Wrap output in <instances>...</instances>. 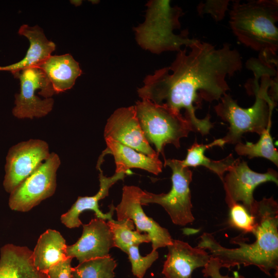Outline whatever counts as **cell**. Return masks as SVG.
I'll use <instances>...</instances> for the list:
<instances>
[{
  "label": "cell",
  "mask_w": 278,
  "mask_h": 278,
  "mask_svg": "<svg viewBox=\"0 0 278 278\" xmlns=\"http://www.w3.org/2000/svg\"><path fill=\"white\" fill-rule=\"evenodd\" d=\"M111 231L114 247L126 253L128 248L134 245L151 242L149 236L134 230L133 221L130 219L116 221L112 218L107 222Z\"/></svg>",
  "instance_id": "cell-23"
},
{
  "label": "cell",
  "mask_w": 278,
  "mask_h": 278,
  "mask_svg": "<svg viewBox=\"0 0 278 278\" xmlns=\"http://www.w3.org/2000/svg\"><path fill=\"white\" fill-rule=\"evenodd\" d=\"M187 47L178 51L170 66L146 76L137 93L142 99L177 114L183 111L193 131L205 135L214 124L209 114L200 119L196 111L201 108L203 101H219L230 90L227 78L241 70L242 58L228 43L217 48L197 39L189 50Z\"/></svg>",
  "instance_id": "cell-1"
},
{
  "label": "cell",
  "mask_w": 278,
  "mask_h": 278,
  "mask_svg": "<svg viewBox=\"0 0 278 278\" xmlns=\"http://www.w3.org/2000/svg\"><path fill=\"white\" fill-rule=\"evenodd\" d=\"M225 144L222 138L215 140L208 144L195 142L187 149L186 157L184 160H181V164L186 167L204 166L216 173L222 181L224 173L229 170L238 159H235L231 153L223 159L216 161L207 158L204 152L206 149L214 146L222 148Z\"/></svg>",
  "instance_id": "cell-22"
},
{
  "label": "cell",
  "mask_w": 278,
  "mask_h": 278,
  "mask_svg": "<svg viewBox=\"0 0 278 278\" xmlns=\"http://www.w3.org/2000/svg\"><path fill=\"white\" fill-rule=\"evenodd\" d=\"M148 5L145 22L135 28L136 40L143 48L155 53L178 51L196 41V39L173 32L180 28V8L171 7L169 1H152Z\"/></svg>",
  "instance_id": "cell-5"
},
{
  "label": "cell",
  "mask_w": 278,
  "mask_h": 278,
  "mask_svg": "<svg viewBox=\"0 0 278 278\" xmlns=\"http://www.w3.org/2000/svg\"><path fill=\"white\" fill-rule=\"evenodd\" d=\"M19 33L26 37L29 41L30 46L26 55L18 62L0 67V71H10L13 74L29 67H39L55 50V43L46 38L43 30L37 25L30 27L23 25L19 30Z\"/></svg>",
  "instance_id": "cell-19"
},
{
  "label": "cell",
  "mask_w": 278,
  "mask_h": 278,
  "mask_svg": "<svg viewBox=\"0 0 278 278\" xmlns=\"http://www.w3.org/2000/svg\"><path fill=\"white\" fill-rule=\"evenodd\" d=\"M126 253L131 264L132 272L137 278H143L146 270L159 257L157 250H152L146 256H142L140 253L138 246L136 245L130 247Z\"/></svg>",
  "instance_id": "cell-26"
},
{
  "label": "cell",
  "mask_w": 278,
  "mask_h": 278,
  "mask_svg": "<svg viewBox=\"0 0 278 278\" xmlns=\"http://www.w3.org/2000/svg\"><path fill=\"white\" fill-rule=\"evenodd\" d=\"M82 225L80 238L75 244L67 246L66 257H75L81 263L109 255V250L114 247V244L112 233L106 220L96 218Z\"/></svg>",
  "instance_id": "cell-14"
},
{
  "label": "cell",
  "mask_w": 278,
  "mask_h": 278,
  "mask_svg": "<svg viewBox=\"0 0 278 278\" xmlns=\"http://www.w3.org/2000/svg\"><path fill=\"white\" fill-rule=\"evenodd\" d=\"M65 240L58 231L48 229L38 239L32 251V260L36 268L46 272L59 262L67 258Z\"/></svg>",
  "instance_id": "cell-21"
},
{
  "label": "cell",
  "mask_w": 278,
  "mask_h": 278,
  "mask_svg": "<svg viewBox=\"0 0 278 278\" xmlns=\"http://www.w3.org/2000/svg\"><path fill=\"white\" fill-rule=\"evenodd\" d=\"M229 4V1H206L199 4L197 11L200 14L208 13L216 21H220L228 10Z\"/></svg>",
  "instance_id": "cell-28"
},
{
  "label": "cell",
  "mask_w": 278,
  "mask_h": 278,
  "mask_svg": "<svg viewBox=\"0 0 278 278\" xmlns=\"http://www.w3.org/2000/svg\"><path fill=\"white\" fill-rule=\"evenodd\" d=\"M107 148L100 156L97 167H100L105 154H111L116 165L115 172L131 173L130 169L139 168L158 175L162 171L163 163L159 158H153L111 138H105Z\"/></svg>",
  "instance_id": "cell-17"
},
{
  "label": "cell",
  "mask_w": 278,
  "mask_h": 278,
  "mask_svg": "<svg viewBox=\"0 0 278 278\" xmlns=\"http://www.w3.org/2000/svg\"><path fill=\"white\" fill-rule=\"evenodd\" d=\"M276 85L269 75H263L259 85L257 79L249 92L255 96L254 104L249 108L240 107L237 101L225 93L214 107L216 114L229 124L228 131L222 138L225 144H236L247 132L260 135L269 124L272 123V114L275 101L269 93V89Z\"/></svg>",
  "instance_id": "cell-4"
},
{
  "label": "cell",
  "mask_w": 278,
  "mask_h": 278,
  "mask_svg": "<svg viewBox=\"0 0 278 278\" xmlns=\"http://www.w3.org/2000/svg\"><path fill=\"white\" fill-rule=\"evenodd\" d=\"M167 247L168 252L162 272L165 278H192L194 270L206 266L210 259L205 250L181 240L173 239Z\"/></svg>",
  "instance_id": "cell-15"
},
{
  "label": "cell",
  "mask_w": 278,
  "mask_h": 278,
  "mask_svg": "<svg viewBox=\"0 0 278 278\" xmlns=\"http://www.w3.org/2000/svg\"><path fill=\"white\" fill-rule=\"evenodd\" d=\"M255 227L252 234L255 241L246 243L239 237L232 242L239 246L235 248L222 247L213 236L204 233L197 247L208 250L210 256L217 259L222 267L230 268L243 265H254L271 276L272 270L278 271V204L273 197L255 200L251 213Z\"/></svg>",
  "instance_id": "cell-2"
},
{
  "label": "cell",
  "mask_w": 278,
  "mask_h": 278,
  "mask_svg": "<svg viewBox=\"0 0 278 278\" xmlns=\"http://www.w3.org/2000/svg\"><path fill=\"white\" fill-rule=\"evenodd\" d=\"M39 67L45 74L56 93L71 89L82 74L79 63L69 54L51 55Z\"/></svg>",
  "instance_id": "cell-20"
},
{
  "label": "cell",
  "mask_w": 278,
  "mask_h": 278,
  "mask_svg": "<svg viewBox=\"0 0 278 278\" xmlns=\"http://www.w3.org/2000/svg\"><path fill=\"white\" fill-rule=\"evenodd\" d=\"M72 258L67 257L52 266L46 272L48 278H71Z\"/></svg>",
  "instance_id": "cell-29"
},
{
  "label": "cell",
  "mask_w": 278,
  "mask_h": 278,
  "mask_svg": "<svg viewBox=\"0 0 278 278\" xmlns=\"http://www.w3.org/2000/svg\"><path fill=\"white\" fill-rule=\"evenodd\" d=\"M32 251L26 247L8 244L0 252V278H48L34 266Z\"/></svg>",
  "instance_id": "cell-18"
},
{
  "label": "cell",
  "mask_w": 278,
  "mask_h": 278,
  "mask_svg": "<svg viewBox=\"0 0 278 278\" xmlns=\"http://www.w3.org/2000/svg\"><path fill=\"white\" fill-rule=\"evenodd\" d=\"M20 81V91L15 95L13 115L18 118L42 117L53 109L55 92L39 67H29L13 74Z\"/></svg>",
  "instance_id": "cell-8"
},
{
  "label": "cell",
  "mask_w": 278,
  "mask_h": 278,
  "mask_svg": "<svg viewBox=\"0 0 278 278\" xmlns=\"http://www.w3.org/2000/svg\"><path fill=\"white\" fill-rule=\"evenodd\" d=\"M48 144L41 140L31 139L11 147L7 153L5 190L11 193L49 156Z\"/></svg>",
  "instance_id": "cell-10"
},
{
  "label": "cell",
  "mask_w": 278,
  "mask_h": 278,
  "mask_svg": "<svg viewBox=\"0 0 278 278\" xmlns=\"http://www.w3.org/2000/svg\"><path fill=\"white\" fill-rule=\"evenodd\" d=\"M277 0H254L233 2L230 11V24L238 40L260 53V61L276 64L273 57L278 49Z\"/></svg>",
  "instance_id": "cell-3"
},
{
  "label": "cell",
  "mask_w": 278,
  "mask_h": 278,
  "mask_svg": "<svg viewBox=\"0 0 278 278\" xmlns=\"http://www.w3.org/2000/svg\"><path fill=\"white\" fill-rule=\"evenodd\" d=\"M134 108L143 134L149 144H153L156 151L164 157V149L167 144L177 148L180 140L193 131L184 117L171 110L153 103L147 99L137 101Z\"/></svg>",
  "instance_id": "cell-6"
},
{
  "label": "cell",
  "mask_w": 278,
  "mask_h": 278,
  "mask_svg": "<svg viewBox=\"0 0 278 278\" xmlns=\"http://www.w3.org/2000/svg\"><path fill=\"white\" fill-rule=\"evenodd\" d=\"M99 174V189L97 194L92 196L78 197L76 201L72 205L71 208L61 215V222L68 228L79 227L82 224L79 219V215L86 210H92L95 212L96 218L104 220H110L115 210V207L111 204L108 213H103L99 208L98 202L109 195L110 188L118 180H123L126 174L125 172H115L110 177L103 175L101 168Z\"/></svg>",
  "instance_id": "cell-16"
},
{
  "label": "cell",
  "mask_w": 278,
  "mask_h": 278,
  "mask_svg": "<svg viewBox=\"0 0 278 278\" xmlns=\"http://www.w3.org/2000/svg\"><path fill=\"white\" fill-rule=\"evenodd\" d=\"M222 268L219 261L212 257L206 266L204 267L202 272L205 277L210 276L211 278H232L228 276H222L220 274L219 270ZM234 278H244L243 276L237 275Z\"/></svg>",
  "instance_id": "cell-30"
},
{
  "label": "cell",
  "mask_w": 278,
  "mask_h": 278,
  "mask_svg": "<svg viewBox=\"0 0 278 278\" xmlns=\"http://www.w3.org/2000/svg\"><path fill=\"white\" fill-rule=\"evenodd\" d=\"M164 166H169L172 171L170 190L167 194H160L143 190L140 198L141 204H160L175 224L183 226L192 223L195 218L192 212L193 205L189 185L193 172L188 167H184L181 160L177 159H164Z\"/></svg>",
  "instance_id": "cell-7"
},
{
  "label": "cell",
  "mask_w": 278,
  "mask_h": 278,
  "mask_svg": "<svg viewBox=\"0 0 278 278\" xmlns=\"http://www.w3.org/2000/svg\"><path fill=\"white\" fill-rule=\"evenodd\" d=\"M229 207L230 224L244 233H252L255 227L254 216L241 203H234Z\"/></svg>",
  "instance_id": "cell-27"
},
{
  "label": "cell",
  "mask_w": 278,
  "mask_h": 278,
  "mask_svg": "<svg viewBox=\"0 0 278 278\" xmlns=\"http://www.w3.org/2000/svg\"><path fill=\"white\" fill-rule=\"evenodd\" d=\"M272 123L269 124L266 130L260 135V138L255 143L241 142L235 145V151L241 156H246L249 159L262 157L269 160L278 166V151L274 147L270 134Z\"/></svg>",
  "instance_id": "cell-24"
},
{
  "label": "cell",
  "mask_w": 278,
  "mask_h": 278,
  "mask_svg": "<svg viewBox=\"0 0 278 278\" xmlns=\"http://www.w3.org/2000/svg\"><path fill=\"white\" fill-rule=\"evenodd\" d=\"M105 138H111L153 158L159 154L150 145L141 128L134 106L116 110L107 120Z\"/></svg>",
  "instance_id": "cell-13"
},
{
  "label": "cell",
  "mask_w": 278,
  "mask_h": 278,
  "mask_svg": "<svg viewBox=\"0 0 278 278\" xmlns=\"http://www.w3.org/2000/svg\"><path fill=\"white\" fill-rule=\"evenodd\" d=\"M143 190L136 186H124L120 202L115 207L117 220L125 219L132 220L136 231L147 234L152 243V250L165 247L172 243L168 231L160 225L152 218L144 213L140 202Z\"/></svg>",
  "instance_id": "cell-12"
},
{
  "label": "cell",
  "mask_w": 278,
  "mask_h": 278,
  "mask_svg": "<svg viewBox=\"0 0 278 278\" xmlns=\"http://www.w3.org/2000/svg\"><path fill=\"white\" fill-rule=\"evenodd\" d=\"M117 266L111 255L79 263L73 268L71 278H114Z\"/></svg>",
  "instance_id": "cell-25"
},
{
  "label": "cell",
  "mask_w": 278,
  "mask_h": 278,
  "mask_svg": "<svg viewBox=\"0 0 278 278\" xmlns=\"http://www.w3.org/2000/svg\"><path fill=\"white\" fill-rule=\"evenodd\" d=\"M227 172L222 181L227 204L230 207L240 202L250 214L255 201L253 196L255 188L267 182L278 184V173L275 170L268 168L265 173H258L250 169L247 163L240 159Z\"/></svg>",
  "instance_id": "cell-11"
},
{
  "label": "cell",
  "mask_w": 278,
  "mask_h": 278,
  "mask_svg": "<svg viewBox=\"0 0 278 278\" xmlns=\"http://www.w3.org/2000/svg\"><path fill=\"white\" fill-rule=\"evenodd\" d=\"M60 163L59 156L51 153L10 193L8 204L11 210L27 212L51 196L56 190V172Z\"/></svg>",
  "instance_id": "cell-9"
}]
</instances>
